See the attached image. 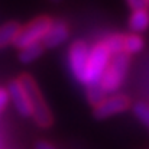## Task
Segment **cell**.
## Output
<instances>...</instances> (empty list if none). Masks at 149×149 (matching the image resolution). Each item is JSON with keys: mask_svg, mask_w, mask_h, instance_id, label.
Listing matches in <instances>:
<instances>
[{"mask_svg": "<svg viewBox=\"0 0 149 149\" xmlns=\"http://www.w3.org/2000/svg\"><path fill=\"white\" fill-rule=\"evenodd\" d=\"M17 80L20 81V84L23 86V88L26 90V93L31 99L32 110H33V113H32L33 122L41 127H49L54 123V116H52V111L48 107L35 78L29 74H20L17 77Z\"/></svg>", "mask_w": 149, "mask_h": 149, "instance_id": "obj_1", "label": "cell"}, {"mask_svg": "<svg viewBox=\"0 0 149 149\" xmlns=\"http://www.w3.org/2000/svg\"><path fill=\"white\" fill-rule=\"evenodd\" d=\"M129 109H130V99L126 94L113 93L110 96H106L96 106H93V116L97 120H104L114 114L125 113Z\"/></svg>", "mask_w": 149, "mask_h": 149, "instance_id": "obj_5", "label": "cell"}, {"mask_svg": "<svg viewBox=\"0 0 149 149\" xmlns=\"http://www.w3.org/2000/svg\"><path fill=\"white\" fill-rule=\"evenodd\" d=\"M20 29H22V25L17 20H10V22L3 23L0 26V49L15 45L20 33Z\"/></svg>", "mask_w": 149, "mask_h": 149, "instance_id": "obj_9", "label": "cell"}, {"mask_svg": "<svg viewBox=\"0 0 149 149\" xmlns=\"http://www.w3.org/2000/svg\"><path fill=\"white\" fill-rule=\"evenodd\" d=\"M145 47V41L138 33H123V42H122V52L132 56L135 54H139Z\"/></svg>", "mask_w": 149, "mask_h": 149, "instance_id": "obj_11", "label": "cell"}, {"mask_svg": "<svg viewBox=\"0 0 149 149\" xmlns=\"http://www.w3.org/2000/svg\"><path fill=\"white\" fill-rule=\"evenodd\" d=\"M88 51H90L88 44L86 41H83V39L74 41L71 44L70 49H68V67H70V71H71V74L74 75V78L80 84L83 83Z\"/></svg>", "mask_w": 149, "mask_h": 149, "instance_id": "obj_6", "label": "cell"}, {"mask_svg": "<svg viewBox=\"0 0 149 149\" xmlns=\"http://www.w3.org/2000/svg\"><path fill=\"white\" fill-rule=\"evenodd\" d=\"M146 1H148V6H149V0H146Z\"/></svg>", "mask_w": 149, "mask_h": 149, "instance_id": "obj_20", "label": "cell"}, {"mask_svg": "<svg viewBox=\"0 0 149 149\" xmlns=\"http://www.w3.org/2000/svg\"><path fill=\"white\" fill-rule=\"evenodd\" d=\"M110 59H111V54L106 48L103 41L96 42L88 51L87 64H86L84 77H83L81 84L86 86V87L99 84L107 65H109V62H110Z\"/></svg>", "mask_w": 149, "mask_h": 149, "instance_id": "obj_2", "label": "cell"}, {"mask_svg": "<svg viewBox=\"0 0 149 149\" xmlns=\"http://www.w3.org/2000/svg\"><path fill=\"white\" fill-rule=\"evenodd\" d=\"M149 28V7L146 9H139V10H132L129 16V29L133 33H143Z\"/></svg>", "mask_w": 149, "mask_h": 149, "instance_id": "obj_10", "label": "cell"}, {"mask_svg": "<svg viewBox=\"0 0 149 149\" xmlns=\"http://www.w3.org/2000/svg\"><path fill=\"white\" fill-rule=\"evenodd\" d=\"M6 88L9 93V99L15 104V109L19 111V114L23 117H32V113H33L32 103H31V99H29L26 90L20 84V81L17 78H15L9 83V86Z\"/></svg>", "mask_w": 149, "mask_h": 149, "instance_id": "obj_7", "label": "cell"}, {"mask_svg": "<svg viewBox=\"0 0 149 149\" xmlns=\"http://www.w3.org/2000/svg\"><path fill=\"white\" fill-rule=\"evenodd\" d=\"M35 149H56V146L47 141H38L35 143Z\"/></svg>", "mask_w": 149, "mask_h": 149, "instance_id": "obj_18", "label": "cell"}, {"mask_svg": "<svg viewBox=\"0 0 149 149\" xmlns=\"http://www.w3.org/2000/svg\"><path fill=\"white\" fill-rule=\"evenodd\" d=\"M52 22H54V19L51 16H48V15H41V16L33 17L31 22H28L25 26H22L15 47L17 49H20L23 47L42 42V39L45 38L47 32L49 31Z\"/></svg>", "mask_w": 149, "mask_h": 149, "instance_id": "obj_4", "label": "cell"}, {"mask_svg": "<svg viewBox=\"0 0 149 149\" xmlns=\"http://www.w3.org/2000/svg\"><path fill=\"white\" fill-rule=\"evenodd\" d=\"M129 64H130V56L123 52L111 56V59H110V62L99 83L100 88L104 91L106 96L116 93L123 86Z\"/></svg>", "mask_w": 149, "mask_h": 149, "instance_id": "obj_3", "label": "cell"}, {"mask_svg": "<svg viewBox=\"0 0 149 149\" xmlns=\"http://www.w3.org/2000/svg\"><path fill=\"white\" fill-rule=\"evenodd\" d=\"M71 36V28L64 19H54L49 31L47 32L45 38L42 39V45L45 49L56 48L61 44L67 42Z\"/></svg>", "mask_w": 149, "mask_h": 149, "instance_id": "obj_8", "label": "cell"}, {"mask_svg": "<svg viewBox=\"0 0 149 149\" xmlns=\"http://www.w3.org/2000/svg\"><path fill=\"white\" fill-rule=\"evenodd\" d=\"M126 4L129 6L130 10H139V9H146V7H149L146 0H126Z\"/></svg>", "mask_w": 149, "mask_h": 149, "instance_id": "obj_16", "label": "cell"}, {"mask_svg": "<svg viewBox=\"0 0 149 149\" xmlns=\"http://www.w3.org/2000/svg\"><path fill=\"white\" fill-rule=\"evenodd\" d=\"M103 44L106 45V48L109 49V52L113 55L122 54V42H123V33H111L106 38L101 39Z\"/></svg>", "mask_w": 149, "mask_h": 149, "instance_id": "obj_13", "label": "cell"}, {"mask_svg": "<svg viewBox=\"0 0 149 149\" xmlns=\"http://www.w3.org/2000/svg\"><path fill=\"white\" fill-rule=\"evenodd\" d=\"M44 52H45V48H44L42 42H38V44H32V45L20 48L17 56H19V61L22 64H32L38 58H41Z\"/></svg>", "mask_w": 149, "mask_h": 149, "instance_id": "obj_12", "label": "cell"}, {"mask_svg": "<svg viewBox=\"0 0 149 149\" xmlns=\"http://www.w3.org/2000/svg\"><path fill=\"white\" fill-rule=\"evenodd\" d=\"M132 111L135 114V117L143 123L145 126L149 127V104L148 103H143V101H138L132 106Z\"/></svg>", "mask_w": 149, "mask_h": 149, "instance_id": "obj_14", "label": "cell"}, {"mask_svg": "<svg viewBox=\"0 0 149 149\" xmlns=\"http://www.w3.org/2000/svg\"><path fill=\"white\" fill-rule=\"evenodd\" d=\"M9 93H7V88L6 87H0V113L7 107V104H9Z\"/></svg>", "mask_w": 149, "mask_h": 149, "instance_id": "obj_17", "label": "cell"}, {"mask_svg": "<svg viewBox=\"0 0 149 149\" xmlns=\"http://www.w3.org/2000/svg\"><path fill=\"white\" fill-rule=\"evenodd\" d=\"M106 97V94H104V91L100 88L99 84H96V86H90V87H87V100H88V103L91 104V106H96L99 101Z\"/></svg>", "mask_w": 149, "mask_h": 149, "instance_id": "obj_15", "label": "cell"}, {"mask_svg": "<svg viewBox=\"0 0 149 149\" xmlns=\"http://www.w3.org/2000/svg\"><path fill=\"white\" fill-rule=\"evenodd\" d=\"M52 1H59V0H52Z\"/></svg>", "mask_w": 149, "mask_h": 149, "instance_id": "obj_19", "label": "cell"}]
</instances>
